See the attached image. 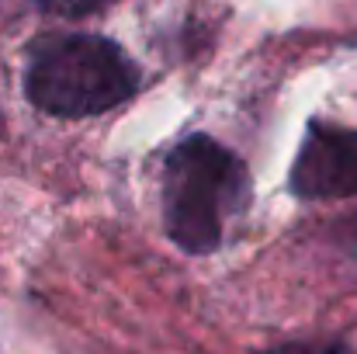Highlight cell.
<instances>
[{
    "label": "cell",
    "mask_w": 357,
    "mask_h": 354,
    "mask_svg": "<svg viewBox=\"0 0 357 354\" xmlns=\"http://www.w3.org/2000/svg\"><path fill=\"white\" fill-rule=\"evenodd\" d=\"M250 174L236 153L208 135H188L163 167V223L188 253H208L222 239V223L246 205Z\"/></svg>",
    "instance_id": "6da1fadb"
},
{
    "label": "cell",
    "mask_w": 357,
    "mask_h": 354,
    "mask_svg": "<svg viewBox=\"0 0 357 354\" xmlns=\"http://www.w3.org/2000/svg\"><path fill=\"white\" fill-rule=\"evenodd\" d=\"M135 87V63L115 42L98 35H63L38 45L24 73L28 101L59 118L108 112L132 98Z\"/></svg>",
    "instance_id": "7a4b0ae2"
},
{
    "label": "cell",
    "mask_w": 357,
    "mask_h": 354,
    "mask_svg": "<svg viewBox=\"0 0 357 354\" xmlns=\"http://www.w3.org/2000/svg\"><path fill=\"white\" fill-rule=\"evenodd\" d=\"M291 191L298 198L357 195V132L330 121H312L291 167Z\"/></svg>",
    "instance_id": "3957f363"
},
{
    "label": "cell",
    "mask_w": 357,
    "mask_h": 354,
    "mask_svg": "<svg viewBox=\"0 0 357 354\" xmlns=\"http://www.w3.org/2000/svg\"><path fill=\"white\" fill-rule=\"evenodd\" d=\"M45 10H52V14H63V17H80V14H91V10H98V7H105V3H112V0H38Z\"/></svg>",
    "instance_id": "277c9868"
},
{
    "label": "cell",
    "mask_w": 357,
    "mask_h": 354,
    "mask_svg": "<svg viewBox=\"0 0 357 354\" xmlns=\"http://www.w3.org/2000/svg\"><path fill=\"white\" fill-rule=\"evenodd\" d=\"M264 354H354L347 344H281Z\"/></svg>",
    "instance_id": "5b68a950"
}]
</instances>
